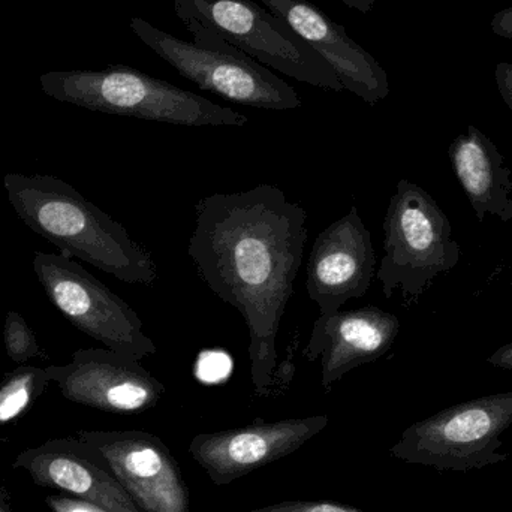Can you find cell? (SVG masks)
Returning <instances> with one entry per match:
<instances>
[{
	"label": "cell",
	"mask_w": 512,
	"mask_h": 512,
	"mask_svg": "<svg viewBox=\"0 0 512 512\" xmlns=\"http://www.w3.org/2000/svg\"><path fill=\"white\" fill-rule=\"evenodd\" d=\"M400 321L376 306L319 315L303 357L321 358V385L330 390L346 373L384 357L396 342Z\"/></svg>",
	"instance_id": "cell-14"
},
{
	"label": "cell",
	"mask_w": 512,
	"mask_h": 512,
	"mask_svg": "<svg viewBox=\"0 0 512 512\" xmlns=\"http://www.w3.org/2000/svg\"><path fill=\"white\" fill-rule=\"evenodd\" d=\"M496 83H498L502 99L512 111V65L499 63L496 68Z\"/></svg>",
	"instance_id": "cell-21"
},
{
	"label": "cell",
	"mask_w": 512,
	"mask_h": 512,
	"mask_svg": "<svg viewBox=\"0 0 512 512\" xmlns=\"http://www.w3.org/2000/svg\"><path fill=\"white\" fill-rule=\"evenodd\" d=\"M384 256L376 270L385 298L399 289L406 303L426 294L441 274L454 270L462 249L450 219L417 183L402 179L382 224Z\"/></svg>",
	"instance_id": "cell-5"
},
{
	"label": "cell",
	"mask_w": 512,
	"mask_h": 512,
	"mask_svg": "<svg viewBox=\"0 0 512 512\" xmlns=\"http://www.w3.org/2000/svg\"><path fill=\"white\" fill-rule=\"evenodd\" d=\"M246 512H366L349 507V505L334 504L327 501H291L279 502L268 507L256 508Z\"/></svg>",
	"instance_id": "cell-19"
},
{
	"label": "cell",
	"mask_w": 512,
	"mask_h": 512,
	"mask_svg": "<svg viewBox=\"0 0 512 512\" xmlns=\"http://www.w3.org/2000/svg\"><path fill=\"white\" fill-rule=\"evenodd\" d=\"M3 343H5L6 355L17 364L27 363L32 358L39 357L42 352L32 328L29 327L24 316L14 310L6 313Z\"/></svg>",
	"instance_id": "cell-18"
},
{
	"label": "cell",
	"mask_w": 512,
	"mask_h": 512,
	"mask_svg": "<svg viewBox=\"0 0 512 512\" xmlns=\"http://www.w3.org/2000/svg\"><path fill=\"white\" fill-rule=\"evenodd\" d=\"M3 188L20 221L56 246L60 255L81 259L131 285H152L158 279L152 252L65 180L8 173Z\"/></svg>",
	"instance_id": "cell-2"
},
{
	"label": "cell",
	"mask_w": 512,
	"mask_h": 512,
	"mask_svg": "<svg viewBox=\"0 0 512 512\" xmlns=\"http://www.w3.org/2000/svg\"><path fill=\"white\" fill-rule=\"evenodd\" d=\"M492 29L496 35L502 36V38L512 39V8L504 9L495 15Z\"/></svg>",
	"instance_id": "cell-22"
},
{
	"label": "cell",
	"mask_w": 512,
	"mask_h": 512,
	"mask_svg": "<svg viewBox=\"0 0 512 512\" xmlns=\"http://www.w3.org/2000/svg\"><path fill=\"white\" fill-rule=\"evenodd\" d=\"M33 271L57 310L105 348L141 361L155 355L138 313L72 258L35 252Z\"/></svg>",
	"instance_id": "cell-8"
},
{
	"label": "cell",
	"mask_w": 512,
	"mask_h": 512,
	"mask_svg": "<svg viewBox=\"0 0 512 512\" xmlns=\"http://www.w3.org/2000/svg\"><path fill=\"white\" fill-rule=\"evenodd\" d=\"M0 512H14L12 510V499L8 490L0 486Z\"/></svg>",
	"instance_id": "cell-25"
},
{
	"label": "cell",
	"mask_w": 512,
	"mask_h": 512,
	"mask_svg": "<svg viewBox=\"0 0 512 512\" xmlns=\"http://www.w3.org/2000/svg\"><path fill=\"white\" fill-rule=\"evenodd\" d=\"M42 92L56 101L98 113L180 126H234L249 117L168 81L129 66L102 71H48L39 77Z\"/></svg>",
	"instance_id": "cell-3"
},
{
	"label": "cell",
	"mask_w": 512,
	"mask_h": 512,
	"mask_svg": "<svg viewBox=\"0 0 512 512\" xmlns=\"http://www.w3.org/2000/svg\"><path fill=\"white\" fill-rule=\"evenodd\" d=\"M340 2L345 3L348 8L361 12V14H369L375 0H340Z\"/></svg>",
	"instance_id": "cell-24"
},
{
	"label": "cell",
	"mask_w": 512,
	"mask_h": 512,
	"mask_svg": "<svg viewBox=\"0 0 512 512\" xmlns=\"http://www.w3.org/2000/svg\"><path fill=\"white\" fill-rule=\"evenodd\" d=\"M105 468L143 512H189L191 496L179 462L162 439L141 430H80Z\"/></svg>",
	"instance_id": "cell-9"
},
{
	"label": "cell",
	"mask_w": 512,
	"mask_h": 512,
	"mask_svg": "<svg viewBox=\"0 0 512 512\" xmlns=\"http://www.w3.org/2000/svg\"><path fill=\"white\" fill-rule=\"evenodd\" d=\"M47 370L18 366L0 382V426L17 420L50 385Z\"/></svg>",
	"instance_id": "cell-17"
},
{
	"label": "cell",
	"mask_w": 512,
	"mask_h": 512,
	"mask_svg": "<svg viewBox=\"0 0 512 512\" xmlns=\"http://www.w3.org/2000/svg\"><path fill=\"white\" fill-rule=\"evenodd\" d=\"M45 370L66 400L110 414H140L165 394V385L140 361L108 348L78 349L69 363Z\"/></svg>",
	"instance_id": "cell-10"
},
{
	"label": "cell",
	"mask_w": 512,
	"mask_h": 512,
	"mask_svg": "<svg viewBox=\"0 0 512 512\" xmlns=\"http://www.w3.org/2000/svg\"><path fill=\"white\" fill-rule=\"evenodd\" d=\"M306 243V209L274 185L209 195L195 207L188 255L207 288L245 321L258 396L274 384L277 334Z\"/></svg>",
	"instance_id": "cell-1"
},
{
	"label": "cell",
	"mask_w": 512,
	"mask_h": 512,
	"mask_svg": "<svg viewBox=\"0 0 512 512\" xmlns=\"http://www.w3.org/2000/svg\"><path fill=\"white\" fill-rule=\"evenodd\" d=\"M182 23H198L265 68L322 90L342 92L328 63L288 24L254 0H170Z\"/></svg>",
	"instance_id": "cell-6"
},
{
	"label": "cell",
	"mask_w": 512,
	"mask_h": 512,
	"mask_svg": "<svg viewBox=\"0 0 512 512\" xmlns=\"http://www.w3.org/2000/svg\"><path fill=\"white\" fill-rule=\"evenodd\" d=\"M328 423L327 415H313L201 433L192 439L189 454L213 484L228 486L262 466L291 456Z\"/></svg>",
	"instance_id": "cell-11"
},
{
	"label": "cell",
	"mask_w": 512,
	"mask_h": 512,
	"mask_svg": "<svg viewBox=\"0 0 512 512\" xmlns=\"http://www.w3.org/2000/svg\"><path fill=\"white\" fill-rule=\"evenodd\" d=\"M45 504L51 512H110L92 502L66 495L47 496Z\"/></svg>",
	"instance_id": "cell-20"
},
{
	"label": "cell",
	"mask_w": 512,
	"mask_h": 512,
	"mask_svg": "<svg viewBox=\"0 0 512 512\" xmlns=\"http://www.w3.org/2000/svg\"><path fill=\"white\" fill-rule=\"evenodd\" d=\"M271 14L288 24L333 69L343 90L376 105L390 93L388 75L378 60L307 0H259Z\"/></svg>",
	"instance_id": "cell-13"
},
{
	"label": "cell",
	"mask_w": 512,
	"mask_h": 512,
	"mask_svg": "<svg viewBox=\"0 0 512 512\" xmlns=\"http://www.w3.org/2000/svg\"><path fill=\"white\" fill-rule=\"evenodd\" d=\"M375 276L372 236L357 207H351L316 237L306 265L307 295L319 315H330L364 297Z\"/></svg>",
	"instance_id": "cell-12"
},
{
	"label": "cell",
	"mask_w": 512,
	"mask_h": 512,
	"mask_svg": "<svg viewBox=\"0 0 512 512\" xmlns=\"http://www.w3.org/2000/svg\"><path fill=\"white\" fill-rule=\"evenodd\" d=\"M489 364L498 369L512 370V342L496 349L489 357Z\"/></svg>",
	"instance_id": "cell-23"
},
{
	"label": "cell",
	"mask_w": 512,
	"mask_h": 512,
	"mask_svg": "<svg viewBox=\"0 0 512 512\" xmlns=\"http://www.w3.org/2000/svg\"><path fill=\"white\" fill-rule=\"evenodd\" d=\"M192 41H183L140 17L129 27L150 50L186 80L234 104L262 110H297L303 105L294 87L261 63L198 23H183Z\"/></svg>",
	"instance_id": "cell-4"
},
{
	"label": "cell",
	"mask_w": 512,
	"mask_h": 512,
	"mask_svg": "<svg viewBox=\"0 0 512 512\" xmlns=\"http://www.w3.org/2000/svg\"><path fill=\"white\" fill-rule=\"evenodd\" d=\"M512 424V391L444 409L405 430L391 447L394 459L436 471L468 472L498 465L502 435Z\"/></svg>",
	"instance_id": "cell-7"
},
{
	"label": "cell",
	"mask_w": 512,
	"mask_h": 512,
	"mask_svg": "<svg viewBox=\"0 0 512 512\" xmlns=\"http://www.w3.org/2000/svg\"><path fill=\"white\" fill-rule=\"evenodd\" d=\"M12 468L23 469L33 483L99 505L110 512H143L105 468L98 454L75 438L51 439L21 451Z\"/></svg>",
	"instance_id": "cell-15"
},
{
	"label": "cell",
	"mask_w": 512,
	"mask_h": 512,
	"mask_svg": "<svg viewBox=\"0 0 512 512\" xmlns=\"http://www.w3.org/2000/svg\"><path fill=\"white\" fill-rule=\"evenodd\" d=\"M451 167L478 222L487 216L512 221V171L496 144L475 126L448 149Z\"/></svg>",
	"instance_id": "cell-16"
}]
</instances>
